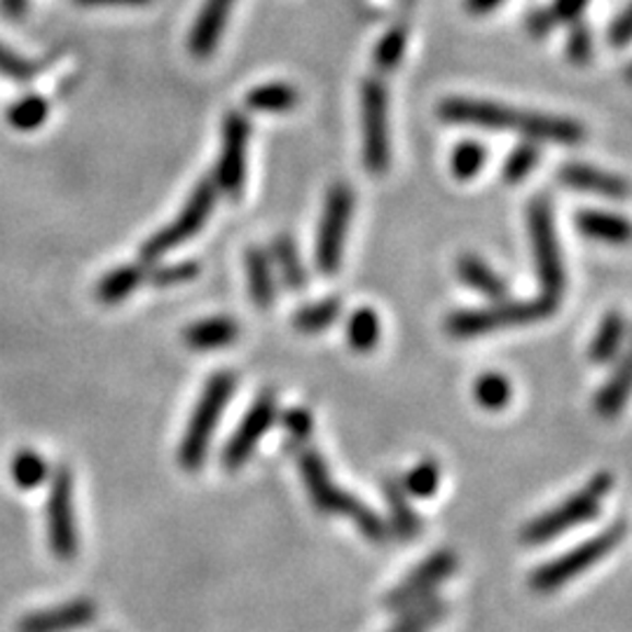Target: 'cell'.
Segmentation results:
<instances>
[{
    "mask_svg": "<svg viewBox=\"0 0 632 632\" xmlns=\"http://www.w3.org/2000/svg\"><path fill=\"white\" fill-rule=\"evenodd\" d=\"M297 96V90L286 82H268L246 94V106L260 113H284L295 108Z\"/></svg>",
    "mask_w": 632,
    "mask_h": 632,
    "instance_id": "obj_28",
    "label": "cell"
},
{
    "mask_svg": "<svg viewBox=\"0 0 632 632\" xmlns=\"http://www.w3.org/2000/svg\"><path fill=\"white\" fill-rule=\"evenodd\" d=\"M623 338H625L623 314L621 312H609L602 319L600 328H597L593 342H590V349H588L590 361L593 363H609V361L617 359Z\"/></svg>",
    "mask_w": 632,
    "mask_h": 632,
    "instance_id": "obj_25",
    "label": "cell"
},
{
    "mask_svg": "<svg viewBox=\"0 0 632 632\" xmlns=\"http://www.w3.org/2000/svg\"><path fill=\"white\" fill-rule=\"evenodd\" d=\"M488 162V148L480 141H461L453 151L450 169L457 180H471Z\"/></svg>",
    "mask_w": 632,
    "mask_h": 632,
    "instance_id": "obj_32",
    "label": "cell"
},
{
    "mask_svg": "<svg viewBox=\"0 0 632 632\" xmlns=\"http://www.w3.org/2000/svg\"><path fill=\"white\" fill-rule=\"evenodd\" d=\"M96 602L87 597L63 602L59 607H47L31 611L16 623V632H78L96 621Z\"/></svg>",
    "mask_w": 632,
    "mask_h": 632,
    "instance_id": "obj_15",
    "label": "cell"
},
{
    "mask_svg": "<svg viewBox=\"0 0 632 632\" xmlns=\"http://www.w3.org/2000/svg\"><path fill=\"white\" fill-rule=\"evenodd\" d=\"M502 3L504 0H464V8H467L471 14H490Z\"/></svg>",
    "mask_w": 632,
    "mask_h": 632,
    "instance_id": "obj_45",
    "label": "cell"
},
{
    "mask_svg": "<svg viewBox=\"0 0 632 632\" xmlns=\"http://www.w3.org/2000/svg\"><path fill=\"white\" fill-rule=\"evenodd\" d=\"M0 75H5L16 82H28L33 75H36V66L26 61L24 57L14 55L5 45H0Z\"/></svg>",
    "mask_w": 632,
    "mask_h": 632,
    "instance_id": "obj_40",
    "label": "cell"
},
{
    "mask_svg": "<svg viewBox=\"0 0 632 632\" xmlns=\"http://www.w3.org/2000/svg\"><path fill=\"white\" fill-rule=\"evenodd\" d=\"M277 414H279V408H277L274 394L258 396V401L251 408H248L242 424L237 426V431L230 436V441L225 445L223 467L227 471H237V469L244 467L248 459H251L258 443L262 441V436L268 434L270 426L274 424Z\"/></svg>",
    "mask_w": 632,
    "mask_h": 632,
    "instance_id": "obj_14",
    "label": "cell"
},
{
    "mask_svg": "<svg viewBox=\"0 0 632 632\" xmlns=\"http://www.w3.org/2000/svg\"><path fill=\"white\" fill-rule=\"evenodd\" d=\"M47 110H49V106H47L45 98L31 94V96H24V98H20V102L10 106L8 122L20 131H31V129H36L45 122Z\"/></svg>",
    "mask_w": 632,
    "mask_h": 632,
    "instance_id": "obj_35",
    "label": "cell"
},
{
    "mask_svg": "<svg viewBox=\"0 0 632 632\" xmlns=\"http://www.w3.org/2000/svg\"><path fill=\"white\" fill-rule=\"evenodd\" d=\"M235 375L227 371L211 375V379L207 382L178 447V464L186 471H197L204 467L213 431L219 426L221 414L225 412L232 394H235Z\"/></svg>",
    "mask_w": 632,
    "mask_h": 632,
    "instance_id": "obj_3",
    "label": "cell"
},
{
    "mask_svg": "<svg viewBox=\"0 0 632 632\" xmlns=\"http://www.w3.org/2000/svg\"><path fill=\"white\" fill-rule=\"evenodd\" d=\"M436 113L443 122L520 131V134H525L531 141L576 145L586 137L584 127L576 120L555 118V115H543L535 110H520L513 106L485 102V98L450 96L438 104Z\"/></svg>",
    "mask_w": 632,
    "mask_h": 632,
    "instance_id": "obj_1",
    "label": "cell"
},
{
    "mask_svg": "<svg viewBox=\"0 0 632 632\" xmlns=\"http://www.w3.org/2000/svg\"><path fill=\"white\" fill-rule=\"evenodd\" d=\"M85 8H106V5H145L151 0H75Z\"/></svg>",
    "mask_w": 632,
    "mask_h": 632,
    "instance_id": "obj_46",
    "label": "cell"
},
{
    "mask_svg": "<svg viewBox=\"0 0 632 632\" xmlns=\"http://www.w3.org/2000/svg\"><path fill=\"white\" fill-rule=\"evenodd\" d=\"M527 225H529L531 254H535L541 291L546 297L560 303L564 284H567V274H564L553 209H551V202H548V197L539 195L531 199V204L527 209Z\"/></svg>",
    "mask_w": 632,
    "mask_h": 632,
    "instance_id": "obj_7",
    "label": "cell"
},
{
    "mask_svg": "<svg viewBox=\"0 0 632 632\" xmlns=\"http://www.w3.org/2000/svg\"><path fill=\"white\" fill-rule=\"evenodd\" d=\"M232 3H235V0H204L188 38V47L195 57H209L215 45L221 43L227 16L232 12Z\"/></svg>",
    "mask_w": 632,
    "mask_h": 632,
    "instance_id": "obj_17",
    "label": "cell"
},
{
    "mask_svg": "<svg viewBox=\"0 0 632 632\" xmlns=\"http://www.w3.org/2000/svg\"><path fill=\"white\" fill-rule=\"evenodd\" d=\"M297 464H301V473L309 494V502L321 513L342 515L347 520H354L361 535L371 541L379 543L389 537L387 523L382 520L373 508L365 506L354 494H349L347 490L336 485V480L330 478L326 461L321 459L319 453L312 450V447H305V450H301V455H297Z\"/></svg>",
    "mask_w": 632,
    "mask_h": 632,
    "instance_id": "obj_2",
    "label": "cell"
},
{
    "mask_svg": "<svg viewBox=\"0 0 632 632\" xmlns=\"http://www.w3.org/2000/svg\"><path fill=\"white\" fill-rule=\"evenodd\" d=\"M354 211V190L338 183L326 197V209L319 223V237H316V268L321 274H338L342 262V248L349 221Z\"/></svg>",
    "mask_w": 632,
    "mask_h": 632,
    "instance_id": "obj_11",
    "label": "cell"
},
{
    "mask_svg": "<svg viewBox=\"0 0 632 632\" xmlns=\"http://www.w3.org/2000/svg\"><path fill=\"white\" fill-rule=\"evenodd\" d=\"M555 24H558V22L553 20V12H551V10H546V8H541V10H531V12L527 14V31H529L531 36H535V38H543V36H548V33L553 31Z\"/></svg>",
    "mask_w": 632,
    "mask_h": 632,
    "instance_id": "obj_43",
    "label": "cell"
},
{
    "mask_svg": "<svg viewBox=\"0 0 632 632\" xmlns=\"http://www.w3.org/2000/svg\"><path fill=\"white\" fill-rule=\"evenodd\" d=\"M441 485V469L436 461L424 459L418 467H412L403 480V490L408 496H418V499H429L434 496Z\"/></svg>",
    "mask_w": 632,
    "mask_h": 632,
    "instance_id": "obj_36",
    "label": "cell"
},
{
    "mask_svg": "<svg viewBox=\"0 0 632 632\" xmlns=\"http://www.w3.org/2000/svg\"><path fill=\"white\" fill-rule=\"evenodd\" d=\"M613 488V478L611 473L602 471L593 476L584 488H581L576 494L567 496L564 502L548 513L539 515V518L531 520L523 529V541L525 543H546L551 541L564 531H570L572 527L584 525L593 520L597 513H600V506L605 502V496Z\"/></svg>",
    "mask_w": 632,
    "mask_h": 632,
    "instance_id": "obj_5",
    "label": "cell"
},
{
    "mask_svg": "<svg viewBox=\"0 0 632 632\" xmlns=\"http://www.w3.org/2000/svg\"><path fill=\"white\" fill-rule=\"evenodd\" d=\"M47 543L57 560L69 562L78 555V523L73 502V473L57 469L47 494Z\"/></svg>",
    "mask_w": 632,
    "mask_h": 632,
    "instance_id": "obj_10",
    "label": "cell"
},
{
    "mask_svg": "<svg viewBox=\"0 0 632 632\" xmlns=\"http://www.w3.org/2000/svg\"><path fill=\"white\" fill-rule=\"evenodd\" d=\"M588 3L590 0H553V20L560 24H574L581 20V14L586 12Z\"/></svg>",
    "mask_w": 632,
    "mask_h": 632,
    "instance_id": "obj_42",
    "label": "cell"
},
{
    "mask_svg": "<svg viewBox=\"0 0 632 632\" xmlns=\"http://www.w3.org/2000/svg\"><path fill=\"white\" fill-rule=\"evenodd\" d=\"M199 274V265L195 260L186 262H174V265H162V268L145 270V279L151 281L153 286L164 289V286H178L192 281Z\"/></svg>",
    "mask_w": 632,
    "mask_h": 632,
    "instance_id": "obj_38",
    "label": "cell"
},
{
    "mask_svg": "<svg viewBox=\"0 0 632 632\" xmlns=\"http://www.w3.org/2000/svg\"><path fill=\"white\" fill-rule=\"evenodd\" d=\"M272 258L279 265L286 289L293 293H303L307 289V270L301 251H297V244L289 235H279L272 242Z\"/></svg>",
    "mask_w": 632,
    "mask_h": 632,
    "instance_id": "obj_24",
    "label": "cell"
},
{
    "mask_svg": "<svg viewBox=\"0 0 632 632\" xmlns=\"http://www.w3.org/2000/svg\"><path fill=\"white\" fill-rule=\"evenodd\" d=\"M555 309H558V301H551V297H546V295L535 297V301H523V303L499 301V305H492V307L453 312L445 319V330L450 332L453 338L467 340V338L488 336V332H494V330L527 326V324L548 319V316L555 314Z\"/></svg>",
    "mask_w": 632,
    "mask_h": 632,
    "instance_id": "obj_4",
    "label": "cell"
},
{
    "mask_svg": "<svg viewBox=\"0 0 632 632\" xmlns=\"http://www.w3.org/2000/svg\"><path fill=\"white\" fill-rule=\"evenodd\" d=\"M574 223L581 235H586L590 239H600L607 244H625L630 235V225L623 215L607 213V211L584 209L576 213Z\"/></svg>",
    "mask_w": 632,
    "mask_h": 632,
    "instance_id": "obj_21",
    "label": "cell"
},
{
    "mask_svg": "<svg viewBox=\"0 0 632 632\" xmlns=\"http://www.w3.org/2000/svg\"><path fill=\"white\" fill-rule=\"evenodd\" d=\"M281 424H284V429L289 431V434H291L293 438L305 441V438L312 434L314 420H312L309 410H305V408H291V410H286V412H281Z\"/></svg>",
    "mask_w": 632,
    "mask_h": 632,
    "instance_id": "obj_41",
    "label": "cell"
},
{
    "mask_svg": "<svg viewBox=\"0 0 632 632\" xmlns=\"http://www.w3.org/2000/svg\"><path fill=\"white\" fill-rule=\"evenodd\" d=\"M593 36H590V28L584 24H576L570 31V38H567V57L572 63L576 66H586L593 59Z\"/></svg>",
    "mask_w": 632,
    "mask_h": 632,
    "instance_id": "obj_39",
    "label": "cell"
},
{
    "mask_svg": "<svg viewBox=\"0 0 632 632\" xmlns=\"http://www.w3.org/2000/svg\"><path fill=\"white\" fill-rule=\"evenodd\" d=\"M10 476L16 488L33 490L40 488L47 478V464L36 450H20L12 457Z\"/></svg>",
    "mask_w": 632,
    "mask_h": 632,
    "instance_id": "obj_31",
    "label": "cell"
},
{
    "mask_svg": "<svg viewBox=\"0 0 632 632\" xmlns=\"http://www.w3.org/2000/svg\"><path fill=\"white\" fill-rule=\"evenodd\" d=\"M457 277L469 289L490 297V301H494V303L506 301L508 297L506 281L499 277L485 260L473 256V254H467L457 260Z\"/></svg>",
    "mask_w": 632,
    "mask_h": 632,
    "instance_id": "obj_19",
    "label": "cell"
},
{
    "mask_svg": "<svg viewBox=\"0 0 632 632\" xmlns=\"http://www.w3.org/2000/svg\"><path fill=\"white\" fill-rule=\"evenodd\" d=\"M361 127H363V164L375 176H382L391 164L389 139V96L379 78L363 80L361 85Z\"/></svg>",
    "mask_w": 632,
    "mask_h": 632,
    "instance_id": "obj_8",
    "label": "cell"
},
{
    "mask_svg": "<svg viewBox=\"0 0 632 632\" xmlns=\"http://www.w3.org/2000/svg\"><path fill=\"white\" fill-rule=\"evenodd\" d=\"M251 127L242 113L230 110L223 120V145L215 164V188H221L230 199H239L246 180V151Z\"/></svg>",
    "mask_w": 632,
    "mask_h": 632,
    "instance_id": "obj_12",
    "label": "cell"
},
{
    "mask_svg": "<svg viewBox=\"0 0 632 632\" xmlns=\"http://www.w3.org/2000/svg\"><path fill=\"white\" fill-rule=\"evenodd\" d=\"M145 270L148 268H143V265H120L118 270L108 272L102 281H98L96 289L98 301L106 305H118L143 284Z\"/></svg>",
    "mask_w": 632,
    "mask_h": 632,
    "instance_id": "obj_23",
    "label": "cell"
},
{
    "mask_svg": "<svg viewBox=\"0 0 632 632\" xmlns=\"http://www.w3.org/2000/svg\"><path fill=\"white\" fill-rule=\"evenodd\" d=\"M406 45H408V31L403 26L389 28L385 36L379 38V43L375 47V55H373L377 71H382V73L394 71L406 55Z\"/></svg>",
    "mask_w": 632,
    "mask_h": 632,
    "instance_id": "obj_33",
    "label": "cell"
},
{
    "mask_svg": "<svg viewBox=\"0 0 632 632\" xmlns=\"http://www.w3.org/2000/svg\"><path fill=\"white\" fill-rule=\"evenodd\" d=\"M473 398L482 410L499 412L508 408L513 398V387L502 373H482L473 385Z\"/></svg>",
    "mask_w": 632,
    "mask_h": 632,
    "instance_id": "obj_30",
    "label": "cell"
},
{
    "mask_svg": "<svg viewBox=\"0 0 632 632\" xmlns=\"http://www.w3.org/2000/svg\"><path fill=\"white\" fill-rule=\"evenodd\" d=\"M623 537H625V527L621 523L611 525L602 529L600 535H595L586 539L584 543H578L576 548H572V551L541 564V567L529 578L531 590L546 595V593L560 590L562 586H567L570 581H574L581 574H586L593 564L607 558L613 548L623 541Z\"/></svg>",
    "mask_w": 632,
    "mask_h": 632,
    "instance_id": "obj_6",
    "label": "cell"
},
{
    "mask_svg": "<svg viewBox=\"0 0 632 632\" xmlns=\"http://www.w3.org/2000/svg\"><path fill=\"white\" fill-rule=\"evenodd\" d=\"M607 40L611 47H625L630 43V12L623 10L617 20L609 24Z\"/></svg>",
    "mask_w": 632,
    "mask_h": 632,
    "instance_id": "obj_44",
    "label": "cell"
},
{
    "mask_svg": "<svg viewBox=\"0 0 632 632\" xmlns=\"http://www.w3.org/2000/svg\"><path fill=\"white\" fill-rule=\"evenodd\" d=\"M0 8L8 16H22L28 8V0H0Z\"/></svg>",
    "mask_w": 632,
    "mask_h": 632,
    "instance_id": "obj_47",
    "label": "cell"
},
{
    "mask_svg": "<svg viewBox=\"0 0 632 632\" xmlns=\"http://www.w3.org/2000/svg\"><path fill=\"white\" fill-rule=\"evenodd\" d=\"M340 314H342L340 297H326V301L309 303L297 309L293 314V328L312 336V332H321L330 328L340 319Z\"/></svg>",
    "mask_w": 632,
    "mask_h": 632,
    "instance_id": "obj_29",
    "label": "cell"
},
{
    "mask_svg": "<svg viewBox=\"0 0 632 632\" xmlns=\"http://www.w3.org/2000/svg\"><path fill=\"white\" fill-rule=\"evenodd\" d=\"M564 186L574 190H584L590 195H600L607 199H625L628 197V183L619 174H609L597 169L593 164L584 162H567L560 166L558 172Z\"/></svg>",
    "mask_w": 632,
    "mask_h": 632,
    "instance_id": "obj_16",
    "label": "cell"
},
{
    "mask_svg": "<svg viewBox=\"0 0 632 632\" xmlns=\"http://www.w3.org/2000/svg\"><path fill=\"white\" fill-rule=\"evenodd\" d=\"M246 277H248V293L258 309H270L274 305L277 289L270 268V258L258 246H251L246 251Z\"/></svg>",
    "mask_w": 632,
    "mask_h": 632,
    "instance_id": "obj_20",
    "label": "cell"
},
{
    "mask_svg": "<svg viewBox=\"0 0 632 632\" xmlns=\"http://www.w3.org/2000/svg\"><path fill=\"white\" fill-rule=\"evenodd\" d=\"M447 613V607L441 600H426L410 607L406 617L398 621L389 632H429Z\"/></svg>",
    "mask_w": 632,
    "mask_h": 632,
    "instance_id": "obj_34",
    "label": "cell"
},
{
    "mask_svg": "<svg viewBox=\"0 0 632 632\" xmlns=\"http://www.w3.org/2000/svg\"><path fill=\"white\" fill-rule=\"evenodd\" d=\"M457 570V555L453 551H436L422 560L401 584H398L387 597L385 607L391 611H408L410 607L424 602L443 581L450 578Z\"/></svg>",
    "mask_w": 632,
    "mask_h": 632,
    "instance_id": "obj_13",
    "label": "cell"
},
{
    "mask_svg": "<svg viewBox=\"0 0 632 632\" xmlns=\"http://www.w3.org/2000/svg\"><path fill=\"white\" fill-rule=\"evenodd\" d=\"M239 338V326L232 316H211L186 328L183 340L195 352H213V349L230 347Z\"/></svg>",
    "mask_w": 632,
    "mask_h": 632,
    "instance_id": "obj_18",
    "label": "cell"
},
{
    "mask_svg": "<svg viewBox=\"0 0 632 632\" xmlns=\"http://www.w3.org/2000/svg\"><path fill=\"white\" fill-rule=\"evenodd\" d=\"M539 160H541V153L535 143L515 145L504 164V180L511 183V186L525 180L531 174V169L539 164Z\"/></svg>",
    "mask_w": 632,
    "mask_h": 632,
    "instance_id": "obj_37",
    "label": "cell"
},
{
    "mask_svg": "<svg viewBox=\"0 0 632 632\" xmlns=\"http://www.w3.org/2000/svg\"><path fill=\"white\" fill-rule=\"evenodd\" d=\"M382 336L379 328V316L371 307H359L352 312L347 321V342L359 354H368L377 347Z\"/></svg>",
    "mask_w": 632,
    "mask_h": 632,
    "instance_id": "obj_27",
    "label": "cell"
},
{
    "mask_svg": "<svg viewBox=\"0 0 632 632\" xmlns=\"http://www.w3.org/2000/svg\"><path fill=\"white\" fill-rule=\"evenodd\" d=\"M385 499H387V506L391 511V525L394 531L401 539H414L422 531V520L420 515L414 513V508L408 502V494L406 490L398 485V482H387L385 485Z\"/></svg>",
    "mask_w": 632,
    "mask_h": 632,
    "instance_id": "obj_26",
    "label": "cell"
},
{
    "mask_svg": "<svg viewBox=\"0 0 632 632\" xmlns=\"http://www.w3.org/2000/svg\"><path fill=\"white\" fill-rule=\"evenodd\" d=\"M630 394V359L623 356L611 377L605 382V387L595 396V410L607 420H613L623 410Z\"/></svg>",
    "mask_w": 632,
    "mask_h": 632,
    "instance_id": "obj_22",
    "label": "cell"
},
{
    "mask_svg": "<svg viewBox=\"0 0 632 632\" xmlns=\"http://www.w3.org/2000/svg\"><path fill=\"white\" fill-rule=\"evenodd\" d=\"M215 195H219V188H215L213 180L209 178L199 180L188 199V204L183 207V211L176 215V219L141 246V262L145 265L155 262L164 254L174 251V248L180 246L183 242L192 239L209 221V215L215 207Z\"/></svg>",
    "mask_w": 632,
    "mask_h": 632,
    "instance_id": "obj_9",
    "label": "cell"
}]
</instances>
